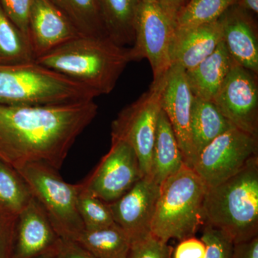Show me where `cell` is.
Instances as JSON below:
<instances>
[{"instance_id": "obj_1", "label": "cell", "mask_w": 258, "mask_h": 258, "mask_svg": "<svg viewBox=\"0 0 258 258\" xmlns=\"http://www.w3.org/2000/svg\"><path fill=\"white\" fill-rule=\"evenodd\" d=\"M97 113L94 100L50 106L0 104V160L15 169L43 163L59 171Z\"/></svg>"}, {"instance_id": "obj_2", "label": "cell", "mask_w": 258, "mask_h": 258, "mask_svg": "<svg viewBox=\"0 0 258 258\" xmlns=\"http://www.w3.org/2000/svg\"><path fill=\"white\" fill-rule=\"evenodd\" d=\"M92 90L109 94L132 62L129 47L109 37L80 35L35 60Z\"/></svg>"}, {"instance_id": "obj_3", "label": "cell", "mask_w": 258, "mask_h": 258, "mask_svg": "<svg viewBox=\"0 0 258 258\" xmlns=\"http://www.w3.org/2000/svg\"><path fill=\"white\" fill-rule=\"evenodd\" d=\"M204 225L225 232L233 243L258 236V156L235 175L208 187Z\"/></svg>"}, {"instance_id": "obj_4", "label": "cell", "mask_w": 258, "mask_h": 258, "mask_svg": "<svg viewBox=\"0 0 258 258\" xmlns=\"http://www.w3.org/2000/svg\"><path fill=\"white\" fill-rule=\"evenodd\" d=\"M98 94L39 64H0V104L50 106L93 101Z\"/></svg>"}, {"instance_id": "obj_5", "label": "cell", "mask_w": 258, "mask_h": 258, "mask_svg": "<svg viewBox=\"0 0 258 258\" xmlns=\"http://www.w3.org/2000/svg\"><path fill=\"white\" fill-rule=\"evenodd\" d=\"M208 186L184 166L160 185L152 234L164 242L194 237L204 225L203 203Z\"/></svg>"}, {"instance_id": "obj_6", "label": "cell", "mask_w": 258, "mask_h": 258, "mask_svg": "<svg viewBox=\"0 0 258 258\" xmlns=\"http://www.w3.org/2000/svg\"><path fill=\"white\" fill-rule=\"evenodd\" d=\"M15 170L46 212L59 237L76 240L85 230L77 208L80 184H69L58 171L43 163H30Z\"/></svg>"}, {"instance_id": "obj_7", "label": "cell", "mask_w": 258, "mask_h": 258, "mask_svg": "<svg viewBox=\"0 0 258 258\" xmlns=\"http://www.w3.org/2000/svg\"><path fill=\"white\" fill-rule=\"evenodd\" d=\"M164 78L152 82L147 92L125 107L112 122L111 139L124 141L133 148L144 176L150 173L157 122L162 109Z\"/></svg>"}, {"instance_id": "obj_8", "label": "cell", "mask_w": 258, "mask_h": 258, "mask_svg": "<svg viewBox=\"0 0 258 258\" xmlns=\"http://www.w3.org/2000/svg\"><path fill=\"white\" fill-rule=\"evenodd\" d=\"M175 31V23L156 0H141L133 46L129 47L130 56L132 61L149 60L153 82L163 79L171 68V49Z\"/></svg>"}, {"instance_id": "obj_9", "label": "cell", "mask_w": 258, "mask_h": 258, "mask_svg": "<svg viewBox=\"0 0 258 258\" xmlns=\"http://www.w3.org/2000/svg\"><path fill=\"white\" fill-rule=\"evenodd\" d=\"M258 156V138L233 127L202 151L192 169L208 187L235 175Z\"/></svg>"}, {"instance_id": "obj_10", "label": "cell", "mask_w": 258, "mask_h": 258, "mask_svg": "<svg viewBox=\"0 0 258 258\" xmlns=\"http://www.w3.org/2000/svg\"><path fill=\"white\" fill-rule=\"evenodd\" d=\"M144 177L133 148L124 141L111 139V147L81 189L106 203L121 198Z\"/></svg>"}, {"instance_id": "obj_11", "label": "cell", "mask_w": 258, "mask_h": 258, "mask_svg": "<svg viewBox=\"0 0 258 258\" xmlns=\"http://www.w3.org/2000/svg\"><path fill=\"white\" fill-rule=\"evenodd\" d=\"M257 76L234 62L212 101L234 127L257 138Z\"/></svg>"}, {"instance_id": "obj_12", "label": "cell", "mask_w": 258, "mask_h": 258, "mask_svg": "<svg viewBox=\"0 0 258 258\" xmlns=\"http://www.w3.org/2000/svg\"><path fill=\"white\" fill-rule=\"evenodd\" d=\"M193 98L186 71L178 64H172L163 81L161 108L170 121L185 165L191 169L195 160L191 134Z\"/></svg>"}, {"instance_id": "obj_13", "label": "cell", "mask_w": 258, "mask_h": 258, "mask_svg": "<svg viewBox=\"0 0 258 258\" xmlns=\"http://www.w3.org/2000/svg\"><path fill=\"white\" fill-rule=\"evenodd\" d=\"M159 192L160 185L146 176L121 198L108 204L115 223L124 231L132 242L152 234Z\"/></svg>"}, {"instance_id": "obj_14", "label": "cell", "mask_w": 258, "mask_h": 258, "mask_svg": "<svg viewBox=\"0 0 258 258\" xmlns=\"http://www.w3.org/2000/svg\"><path fill=\"white\" fill-rule=\"evenodd\" d=\"M81 34L49 0H33L28 23V39L35 60Z\"/></svg>"}, {"instance_id": "obj_15", "label": "cell", "mask_w": 258, "mask_h": 258, "mask_svg": "<svg viewBox=\"0 0 258 258\" xmlns=\"http://www.w3.org/2000/svg\"><path fill=\"white\" fill-rule=\"evenodd\" d=\"M219 20L222 42L232 60L258 74V30L254 15L235 5Z\"/></svg>"}, {"instance_id": "obj_16", "label": "cell", "mask_w": 258, "mask_h": 258, "mask_svg": "<svg viewBox=\"0 0 258 258\" xmlns=\"http://www.w3.org/2000/svg\"><path fill=\"white\" fill-rule=\"evenodd\" d=\"M60 240L46 212L33 197L18 215L15 258H32L55 249Z\"/></svg>"}, {"instance_id": "obj_17", "label": "cell", "mask_w": 258, "mask_h": 258, "mask_svg": "<svg viewBox=\"0 0 258 258\" xmlns=\"http://www.w3.org/2000/svg\"><path fill=\"white\" fill-rule=\"evenodd\" d=\"M222 42L220 20L182 30H176L171 49L172 64L187 71L209 57Z\"/></svg>"}, {"instance_id": "obj_18", "label": "cell", "mask_w": 258, "mask_h": 258, "mask_svg": "<svg viewBox=\"0 0 258 258\" xmlns=\"http://www.w3.org/2000/svg\"><path fill=\"white\" fill-rule=\"evenodd\" d=\"M234 62L222 42L211 55L192 69L186 71L193 96L213 101Z\"/></svg>"}, {"instance_id": "obj_19", "label": "cell", "mask_w": 258, "mask_h": 258, "mask_svg": "<svg viewBox=\"0 0 258 258\" xmlns=\"http://www.w3.org/2000/svg\"><path fill=\"white\" fill-rule=\"evenodd\" d=\"M185 166L184 157L167 115L161 109L158 119L149 176L157 184Z\"/></svg>"}, {"instance_id": "obj_20", "label": "cell", "mask_w": 258, "mask_h": 258, "mask_svg": "<svg viewBox=\"0 0 258 258\" xmlns=\"http://www.w3.org/2000/svg\"><path fill=\"white\" fill-rule=\"evenodd\" d=\"M233 125L212 101L194 96L191 115V134L195 162L202 151L217 137ZM195 164V163H194Z\"/></svg>"}, {"instance_id": "obj_21", "label": "cell", "mask_w": 258, "mask_h": 258, "mask_svg": "<svg viewBox=\"0 0 258 258\" xmlns=\"http://www.w3.org/2000/svg\"><path fill=\"white\" fill-rule=\"evenodd\" d=\"M98 1L108 36L120 46L133 44L141 0Z\"/></svg>"}, {"instance_id": "obj_22", "label": "cell", "mask_w": 258, "mask_h": 258, "mask_svg": "<svg viewBox=\"0 0 258 258\" xmlns=\"http://www.w3.org/2000/svg\"><path fill=\"white\" fill-rule=\"evenodd\" d=\"M74 241L96 258H127L132 244L115 223L97 230H84Z\"/></svg>"}, {"instance_id": "obj_23", "label": "cell", "mask_w": 258, "mask_h": 258, "mask_svg": "<svg viewBox=\"0 0 258 258\" xmlns=\"http://www.w3.org/2000/svg\"><path fill=\"white\" fill-rule=\"evenodd\" d=\"M81 35L108 37L98 0H49Z\"/></svg>"}, {"instance_id": "obj_24", "label": "cell", "mask_w": 258, "mask_h": 258, "mask_svg": "<svg viewBox=\"0 0 258 258\" xmlns=\"http://www.w3.org/2000/svg\"><path fill=\"white\" fill-rule=\"evenodd\" d=\"M35 60L28 37L12 23L0 5V64Z\"/></svg>"}, {"instance_id": "obj_25", "label": "cell", "mask_w": 258, "mask_h": 258, "mask_svg": "<svg viewBox=\"0 0 258 258\" xmlns=\"http://www.w3.org/2000/svg\"><path fill=\"white\" fill-rule=\"evenodd\" d=\"M238 0H189L176 18V30L217 21Z\"/></svg>"}, {"instance_id": "obj_26", "label": "cell", "mask_w": 258, "mask_h": 258, "mask_svg": "<svg viewBox=\"0 0 258 258\" xmlns=\"http://www.w3.org/2000/svg\"><path fill=\"white\" fill-rule=\"evenodd\" d=\"M33 198L18 171L0 160V205L19 215Z\"/></svg>"}, {"instance_id": "obj_27", "label": "cell", "mask_w": 258, "mask_h": 258, "mask_svg": "<svg viewBox=\"0 0 258 258\" xmlns=\"http://www.w3.org/2000/svg\"><path fill=\"white\" fill-rule=\"evenodd\" d=\"M77 208L85 230H97L115 223L108 203L81 189V184Z\"/></svg>"}, {"instance_id": "obj_28", "label": "cell", "mask_w": 258, "mask_h": 258, "mask_svg": "<svg viewBox=\"0 0 258 258\" xmlns=\"http://www.w3.org/2000/svg\"><path fill=\"white\" fill-rule=\"evenodd\" d=\"M203 226L201 240L206 245L205 258H231L234 243L230 237L212 226Z\"/></svg>"}, {"instance_id": "obj_29", "label": "cell", "mask_w": 258, "mask_h": 258, "mask_svg": "<svg viewBox=\"0 0 258 258\" xmlns=\"http://www.w3.org/2000/svg\"><path fill=\"white\" fill-rule=\"evenodd\" d=\"M173 247L152 234L132 242L127 258H171Z\"/></svg>"}, {"instance_id": "obj_30", "label": "cell", "mask_w": 258, "mask_h": 258, "mask_svg": "<svg viewBox=\"0 0 258 258\" xmlns=\"http://www.w3.org/2000/svg\"><path fill=\"white\" fill-rule=\"evenodd\" d=\"M18 215L0 205V258H15Z\"/></svg>"}, {"instance_id": "obj_31", "label": "cell", "mask_w": 258, "mask_h": 258, "mask_svg": "<svg viewBox=\"0 0 258 258\" xmlns=\"http://www.w3.org/2000/svg\"><path fill=\"white\" fill-rule=\"evenodd\" d=\"M32 2L33 0H0L5 15L28 38L29 16Z\"/></svg>"}, {"instance_id": "obj_32", "label": "cell", "mask_w": 258, "mask_h": 258, "mask_svg": "<svg viewBox=\"0 0 258 258\" xmlns=\"http://www.w3.org/2000/svg\"><path fill=\"white\" fill-rule=\"evenodd\" d=\"M206 245L195 237L180 241L174 252V258H205Z\"/></svg>"}, {"instance_id": "obj_33", "label": "cell", "mask_w": 258, "mask_h": 258, "mask_svg": "<svg viewBox=\"0 0 258 258\" xmlns=\"http://www.w3.org/2000/svg\"><path fill=\"white\" fill-rule=\"evenodd\" d=\"M57 258H96L87 249L74 240L60 238L57 248Z\"/></svg>"}, {"instance_id": "obj_34", "label": "cell", "mask_w": 258, "mask_h": 258, "mask_svg": "<svg viewBox=\"0 0 258 258\" xmlns=\"http://www.w3.org/2000/svg\"><path fill=\"white\" fill-rule=\"evenodd\" d=\"M231 258H258V236L234 243Z\"/></svg>"}, {"instance_id": "obj_35", "label": "cell", "mask_w": 258, "mask_h": 258, "mask_svg": "<svg viewBox=\"0 0 258 258\" xmlns=\"http://www.w3.org/2000/svg\"><path fill=\"white\" fill-rule=\"evenodd\" d=\"M166 15L175 23L176 17L189 0H156Z\"/></svg>"}, {"instance_id": "obj_36", "label": "cell", "mask_w": 258, "mask_h": 258, "mask_svg": "<svg viewBox=\"0 0 258 258\" xmlns=\"http://www.w3.org/2000/svg\"><path fill=\"white\" fill-rule=\"evenodd\" d=\"M240 8L257 16L258 13V0H238L237 4Z\"/></svg>"}, {"instance_id": "obj_37", "label": "cell", "mask_w": 258, "mask_h": 258, "mask_svg": "<svg viewBox=\"0 0 258 258\" xmlns=\"http://www.w3.org/2000/svg\"><path fill=\"white\" fill-rule=\"evenodd\" d=\"M57 247L55 249L47 251L44 253L39 254V255L35 256V257L32 258H57Z\"/></svg>"}]
</instances>
